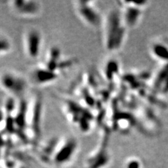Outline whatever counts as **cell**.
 Segmentation results:
<instances>
[{"instance_id": "2", "label": "cell", "mask_w": 168, "mask_h": 168, "mask_svg": "<svg viewBox=\"0 0 168 168\" xmlns=\"http://www.w3.org/2000/svg\"><path fill=\"white\" fill-rule=\"evenodd\" d=\"M64 111L67 120L76 125L81 132L89 131L92 121V114L86 111L84 108L78 106L72 101H66L64 106Z\"/></svg>"}, {"instance_id": "4", "label": "cell", "mask_w": 168, "mask_h": 168, "mask_svg": "<svg viewBox=\"0 0 168 168\" xmlns=\"http://www.w3.org/2000/svg\"><path fill=\"white\" fill-rule=\"evenodd\" d=\"M43 46V36L40 30L30 27L23 34V48L29 58L34 60L39 57Z\"/></svg>"}, {"instance_id": "8", "label": "cell", "mask_w": 168, "mask_h": 168, "mask_svg": "<svg viewBox=\"0 0 168 168\" xmlns=\"http://www.w3.org/2000/svg\"><path fill=\"white\" fill-rule=\"evenodd\" d=\"M60 75L40 65L34 67L31 72L30 79L32 83L39 86H45L56 81Z\"/></svg>"}, {"instance_id": "5", "label": "cell", "mask_w": 168, "mask_h": 168, "mask_svg": "<svg viewBox=\"0 0 168 168\" xmlns=\"http://www.w3.org/2000/svg\"><path fill=\"white\" fill-rule=\"evenodd\" d=\"M9 7L15 15L23 18H34L40 14L41 4L34 0H14L8 2Z\"/></svg>"}, {"instance_id": "7", "label": "cell", "mask_w": 168, "mask_h": 168, "mask_svg": "<svg viewBox=\"0 0 168 168\" xmlns=\"http://www.w3.org/2000/svg\"><path fill=\"white\" fill-rule=\"evenodd\" d=\"M41 99L39 97L32 100L30 105H27V125L30 127L34 134H38L41 130Z\"/></svg>"}, {"instance_id": "10", "label": "cell", "mask_w": 168, "mask_h": 168, "mask_svg": "<svg viewBox=\"0 0 168 168\" xmlns=\"http://www.w3.org/2000/svg\"><path fill=\"white\" fill-rule=\"evenodd\" d=\"M12 48L13 44L9 37L0 31V57L9 53Z\"/></svg>"}, {"instance_id": "3", "label": "cell", "mask_w": 168, "mask_h": 168, "mask_svg": "<svg viewBox=\"0 0 168 168\" xmlns=\"http://www.w3.org/2000/svg\"><path fill=\"white\" fill-rule=\"evenodd\" d=\"M75 12L79 19L90 27H98L101 25V15L93 1H76L74 2Z\"/></svg>"}, {"instance_id": "9", "label": "cell", "mask_w": 168, "mask_h": 168, "mask_svg": "<svg viewBox=\"0 0 168 168\" xmlns=\"http://www.w3.org/2000/svg\"><path fill=\"white\" fill-rule=\"evenodd\" d=\"M77 146L76 141L74 138L69 137L64 141L62 147L60 148L59 151L56 154V160L57 162H64L69 160L72 156Z\"/></svg>"}, {"instance_id": "6", "label": "cell", "mask_w": 168, "mask_h": 168, "mask_svg": "<svg viewBox=\"0 0 168 168\" xmlns=\"http://www.w3.org/2000/svg\"><path fill=\"white\" fill-rule=\"evenodd\" d=\"M120 25L114 15L111 14L108 17L105 25L104 32V41L106 48L111 50L118 46L119 34H120Z\"/></svg>"}, {"instance_id": "1", "label": "cell", "mask_w": 168, "mask_h": 168, "mask_svg": "<svg viewBox=\"0 0 168 168\" xmlns=\"http://www.w3.org/2000/svg\"><path fill=\"white\" fill-rule=\"evenodd\" d=\"M0 87L13 98L23 96L29 87V81L17 73L8 71L0 75Z\"/></svg>"}, {"instance_id": "11", "label": "cell", "mask_w": 168, "mask_h": 168, "mask_svg": "<svg viewBox=\"0 0 168 168\" xmlns=\"http://www.w3.org/2000/svg\"><path fill=\"white\" fill-rule=\"evenodd\" d=\"M4 113L0 110V128H1V125L2 123L4 122Z\"/></svg>"}]
</instances>
